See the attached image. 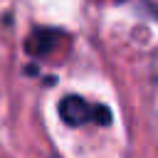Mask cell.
<instances>
[{
  "label": "cell",
  "mask_w": 158,
  "mask_h": 158,
  "mask_svg": "<svg viewBox=\"0 0 158 158\" xmlns=\"http://www.w3.org/2000/svg\"><path fill=\"white\" fill-rule=\"evenodd\" d=\"M94 111H96V104H89L77 94H67L59 101V116L67 126H84L94 121Z\"/></svg>",
  "instance_id": "6da1fadb"
},
{
  "label": "cell",
  "mask_w": 158,
  "mask_h": 158,
  "mask_svg": "<svg viewBox=\"0 0 158 158\" xmlns=\"http://www.w3.org/2000/svg\"><path fill=\"white\" fill-rule=\"evenodd\" d=\"M57 40H59V32L57 30L40 27V30L30 32V37L25 40V52L30 57H47L57 47Z\"/></svg>",
  "instance_id": "7a4b0ae2"
},
{
  "label": "cell",
  "mask_w": 158,
  "mask_h": 158,
  "mask_svg": "<svg viewBox=\"0 0 158 158\" xmlns=\"http://www.w3.org/2000/svg\"><path fill=\"white\" fill-rule=\"evenodd\" d=\"M94 123H101V126H109L111 123V111L101 104H96V111H94Z\"/></svg>",
  "instance_id": "3957f363"
}]
</instances>
